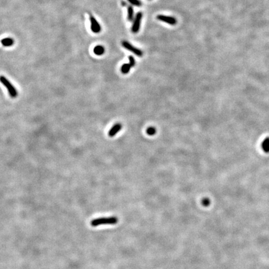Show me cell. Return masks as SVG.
Here are the masks:
<instances>
[{
  "mask_svg": "<svg viewBox=\"0 0 269 269\" xmlns=\"http://www.w3.org/2000/svg\"><path fill=\"white\" fill-rule=\"evenodd\" d=\"M118 221V218L115 216L100 217L93 219L91 222V224L92 227H97L102 225H113L116 224Z\"/></svg>",
  "mask_w": 269,
  "mask_h": 269,
  "instance_id": "cell-1",
  "label": "cell"
},
{
  "mask_svg": "<svg viewBox=\"0 0 269 269\" xmlns=\"http://www.w3.org/2000/svg\"><path fill=\"white\" fill-rule=\"evenodd\" d=\"M0 82H1L3 85L6 87L8 90V92L10 95V97L12 98H16L18 97V91L16 88L12 86L11 83L9 81V80L5 77L4 76L1 75L0 76Z\"/></svg>",
  "mask_w": 269,
  "mask_h": 269,
  "instance_id": "cell-2",
  "label": "cell"
},
{
  "mask_svg": "<svg viewBox=\"0 0 269 269\" xmlns=\"http://www.w3.org/2000/svg\"><path fill=\"white\" fill-rule=\"evenodd\" d=\"M121 44H122L124 48H125L127 50H129V51H131L132 53H134V54H136L137 56L142 57V56H143L142 51L140 49L132 46V45L130 43H129V42H127L126 41H122V42H121Z\"/></svg>",
  "mask_w": 269,
  "mask_h": 269,
  "instance_id": "cell-3",
  "label": "cell"
},
{
  "mask_svg": "<svg viewBox=\"0 0 269 269\" xmlns=\"http://www.w3.org/2000/svg\"><path fill=\"white\" fill-rule=\"evenodd\" d=\"M90 21H91V28L92 31L94 33H99L101 31V26L96 20L95 17L92 14H89Z\"/></svg>",
  "mask_w": 269,
  "mask_h": 269,
  "instance_id": "cell-4",
  "label": "cell"
},
{
  "mask_svg": "<svg viewBox=\"0 0 269 269\" xmlns=\"http://www.w3.org/2000/svg\"><path fill=\"white\" fill-rule=\"evenodd\" d=\"M142 12H138L137 15H136L135 19H134V21L133 24V26L132 28V31L133 33H137L138 32L140 28V24H141V21H142Z\"/></svg>",
  "mask_w": 269,
  "mask_h": 269,
  "instance_id": "cell-5",
  "label": "cell"
},
{
  "mask_svg": "<svg viewBox=\"0 0 269 269\" xmlns=\"http://www.w3.org/2000/svg\"><path fill=\"white\" fill-rule=\"evenodd\" d=\"M156 18L159 21L164 22L166 23H168L171 25H175L177 23L176 18H175L173 17H171V16H164L163 15H158Z\"/></svg>",
  "mask_w": 269,
  "mask_h": 269,
  "instance_id": "cell-6",
  "label": "cell"
},
{
  "mask_svg": "<svg viewBox=\"0 0 269 269\" xmlns=\"http://www.w3.org/2000/svg\"><path fill=\"white\" fill-rule=\"evenodd\" d=\"M122 128V125H121V124H116L113 126V127L110 130V131L108 132V136L110 137H113L114 136L116 135V134L120 132Z\"/></svg>",
  "mask_w": 269,
  "mask_h": 269,
  "instance_id": "cell-7",
  "label": "cell"
},
{
  "mask_svg": "<svg viewBox=\"0 0 269 269\" xmlns=\"http://www.w3.org/2000/svg\"><path fill=\"white\" fill-rule=\"evenodd\" d=\"M1 42L3 46L10 47L13 45L14 40H13V39H12V38H11V37H6V38H3V39H1Z\"/></svg>",
  "mask_w": 269,
  "mask_h": 269,
  "instance_id": "cell-8",
  "label": "cell"
},
{
  "mask_svg": "<svg viewBox=\"0 0 269 269\" xmlns=\"http://www.w3.org/2000/svg\"><path fill=\"white\" fill-rule=\"evenodd\" d=\"M262 147L265 153H269V137H267L262 143Z\"/></svg>",
  "mask_w": 269,
  "mask_h": 269,
  "instance_id": "cell-9",
  "label": "cell"
},
{
  "mask_svg": "<svg viewBox=\"0 0 269 269\" xmlns=\"http://www.w3.org/2000/svg\"><path fill=\"white\" fill-rule=\"evenodd\" d=\"M94 53L97 56H102L105 53V49L102 46H97L94 49Z\"/></svg>",
  "mask_w": 269,
  "mask_h": 269,
  "instance_id": "cell-10",
  "label": "cell"
},
{
  "mask_svg": "<svg viewBox=\"0 0 269 269\" xmlns=\"http://www.w3.org/2000/svg\"><path fill=\"white\" fill-rule=\"evenodd\" d=\"M132 67L131 66V65L130 64H124L122 66H121V72H122L123 74H127V73H129L130 72V69L132 68Z\"/></svg>",
  "mask_w": 269,
  "mask_h": 269,
  "instance_id": "cell-11",
  "label": "cell"
},
{
  "mask_svg": "<svg viewBox=\"0 0 269 269\" xmlns=\"http://www.w3.org/2000/svg\"><path fill=\"white\" fill-rule=\"evenodd\" d=\"M133 19V9L131 6H128V20L132 21Z\"/></svg>",
  "mask_w": 269,
  "mask_h": 269,
  "instance_id": "cell-12",
  "label": "cell"
},
{
  "mask_svg": "<svg viewBox=\"0 0 269 269\" xmlns=\"http://www.w3.org/2000/svg\"><path fill=\"white\" fill-rule=\"evenodd\" d=\"M156 130L155 127H153V126H150L149 128H148V129H147L146 130V133L148 134H149V135H154V134L156 133Z\"/></svg>",
  "mask_w": 269,
  "mask_h": 269,
  "instance_id": "cell-13",
  "label": "cell"
},
{
  "mask_svg": "<svg viewBox=\"0 0 269 269\" xmlns=\"http://www.w3.org/2000/svg\"><path fill=\"white\" fill-rule=\"evenodd\" d=\"M129 2H130L132 4L136 6H140L142 5V3H141L139 0H128Z\"/></svg>",
  "mask_w": 269,
  "mask_h": 269,
  "instance_id": "cell-14",
  "label": "cell"
},
{
  "mask_svg": "<svg viewBox=\"0 0 269 269\" xmlns=\"http://www.w3.org/2000/svg\"><path fill=\"white\" fill-rule=\"evenodd\" d=\"M210 200L208 198H204L202 200V204L205 207H208L210 205Z\"/></svg>",
  "mask_w": 269,
  "mask_h": 269,
  "instance_id": "cell-15",
  "label": "cell"
},
{
  "mask_svg": "<svg viewBox=\"0 0 269 269\" xmlns=\"http://www.w3.org/2000/svg\"><path fill=\"white\" fill-rule=\"evenodd\" d=\"M129 64L131 65V66L132 67L134 66V65H135V61H134V59L133 58V56H129Z\"/></svg>",
  "mask_w": 269,
  "mask_h": 269,
  "instance_id": "cell-16",
  "label": "cell"
},
{
  "mask_svg": "<svg viewBox=\"0 0 269 269\" xmlns=\"http://www.w3.org/2000/svg\"><path fill=\"white\" fill-rule=\"evenodd\" d=\"M121 4H122V5H123V6H126V3H125V2H124V1H121Z\"/></svg>",
  "mask_w": 269,
  "mask_h": 269,
  "instance_id": "cell-17",
  "label": "cell"
}]
</instances>
